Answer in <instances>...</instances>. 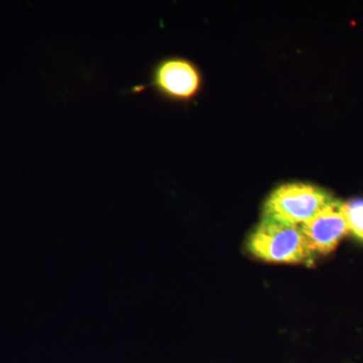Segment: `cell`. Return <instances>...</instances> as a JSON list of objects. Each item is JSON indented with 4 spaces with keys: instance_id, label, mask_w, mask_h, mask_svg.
<instances>
[{
    "instance_id": "cell-1",
    "label": "cell",
    "mask_w": 363,
    "mask_h": 363,
    "mask_svg": "<svg viewBox=\"0 0 363 363\" xmlns=\"http://www.w3.org/2000/svg\"><path fill=\"white\" fill-rule=\"evenodd\" d=\"M247 250L255 259L269 264H315L316 255L308 247L301 227L262 218L247 240Z\"/></svg>"
},
{
    "instance_id": "cell-2",
    "label": "cell",
    "mask_w": 363,
    "mask_h": 363,
    "mask_svg": "<svg viewBox=\"0 0 363 363\" xmlns=\"http://www.w3.org/2000/svg\"><path fill=\"white\" fill-rule=\"evenodd\" d=\"M332 200L327 191L311 184H285L267 197L262 218L301 227Z\"/></svg>"
},
{
    "instance_id": "cell-3",
    "label": "cell",
    "mask_w": 363,
    "mask_h": 363,
    "mask_svg": "<svg viewBox=\"0 0 363 363\" xmlns=\"http://www.w3.org/2000/svg\"><path fill=\"white\" fill-rule=\"evenodd\" d=\"M149 86L174 101H189L197 96L202 86L201 73L187 59H162L152 67Z\"/></svg>"
},
{
    "instance_id": "cell-4",
    "label": "cell",
    "mask_w": 363,
    "mask_h": 363,
    "mask_svg": "<svg viewBox=\"0 0 363 363\" xmlns=\"http://www.w3.org/2000/svg\"><path fill=\"white\" fill-rule=\"evenodd\" d=\"M308 247L315 255H327L350 233L344 203L333 198L323 209L301 226Z\"/></svg>"
},
{
    "instance_id": "cell-5",
    "label": "cell",
    "mask_w": 363,
    "mask_h": 363,
    "mask_svg": "<svg viewBox=\"0 0 363 363\" xmlns=\"http://www.w3.org/2000/svg\"><path fill=\"white\" fill-rule=\"evenodd\" d=\"M344 213L347 221L348 231L357 240L363 242V199L344 203Z\"/></svg>"
}]
</instances>
